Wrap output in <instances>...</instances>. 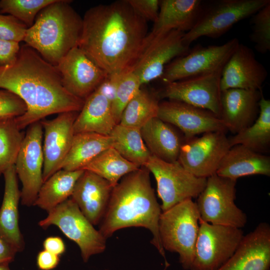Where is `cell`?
I'll return each mask as SVG.
<instances>
[{
    "label": "cell",
    "instance_id": "cell-34",
    "mask_svg": "<svg viewBox=\"0 0 270 270\" xmlns=\"http://www.w3.org/2000/svg\"><path fill=\"white\" fill-rule=\"evenodd\" d=\"M24 136L16 118L0 119V176L14 166Z\"/></svg>",
    "mask_w": 270,
    "mask_h": 270
},
{
    "label": "cell",
    "instance_id": "cell-24",
    "mask_svg": "<svg viewBox=\"0 0 270 270\" xmlns=\"http://www.w3.org/2000/svg\"><path fill=\"white\" fill-rule=\"evenodd\" d=\"M158 18L150 36L172 30L184 32L190 30L199 18L202 9L200 0H163L160 1Z\"/></svg>",
    "mask_w": 270,
    "mask_h": 270
},
{
    "label": "cell",
    "instance_id": "cell-37",
    "mask_svg": "<svg viewBox=\"0 0 270 270\" xmlns=\"http://www.w3.org/2000/svg\"><path fill=\"white\" fill-rule=\"evenodd\" d=\"M252 16L250 39L258 52L266 54L270 50V2Z\"/></svg>",
    "mask_w": 270,
    "mask_h": 270
},
{
    "label": "cell",
    "instance_id": "cell-36",
    "mask_svg": "<svg viewBox=\"0 0 270 270\" xmlns=\"http://www.w3.org/2000/svg\"><path fill=\"white\" fill-rule=\"evenodd\" d=\"M141 86L139 76L132 70L120 78L115 98L112 104V110L116 124L120 123L124 108L140 90Z\"/></svg>",
    "mask_w": 270,
    "mask_h": 270
},
{
    "label": "cell",
    "instance_id": "cell-42",
    "mask_svg": "<svg viewBox=\"0 0 270 270\" xmlns=\"http://www.w3.org/2000/svg\"><path fill=\"white\" fill-rule=\"evenodd\" d=\"M121 76L108 75L96 89L111 104L115 98L118 84Z\"/></svg>",
    "mask_w": 270,
    "mask_h": 270
},
{
    "label": "cell",
    "instance_id": "cell-4",
    "mask_svg": "<svg viewBox=\"0 0 270 270\" xmlns=\"http://www.w3.org/2000/svg\"><path fill=\"white\" fill-rule=\"evenodd\" d=\"M56 0L38 14L27 29L24 41L52 64L56 66L74 48L78 46L82 18L70 4Z\"/></svg>",
    "mask_w": 270,
    "mask_h": 270
},
{
    "label": "cell",
    "instance_id": "cell-9",
    "mask_svg": "<svg viewBox=\"0 0 270 270\" xmlns=\"http://www.w3.org/2000/svg\"><path fill=\"white\" fill-rule=\"evenodd\" d=\"M270 2V0H222L203 10L194 27L185 32L188 46L202 36L216 38L240 21L252 16Z\"/></svg>",
    "mask_w": 270,
    "mask_h": 270
},
{
    "label": "cell",
    "instance_id": "cell-38",
    "mask_svg": "<svg viewBox=\"0 0 270 270\" xmlns=\"http://www.w3.org/2000/svg\"><path fill=\"white\" fill-rule=\"evenodd\" d=\"M28 28L23 22L7 14H0V40L20 43L24 41Z\"/></svg>",
    "mask_w": 270,
    "mask_h": 270
},
{
    "label": "cell",
    "instance_id": "cell-13",
    "mask_svg": "<svg viewBox=\"0 0 270 270\" xmlns=\"http://www.w3.org/2000/svg\"><path fill=\"white\" fill-rule=\"evenodd\" d=\"M184 32L172 30L156 36L148 34L142 52L132 70L142 85L160 78L168 64L190 50L184 42Z\"/></svg>",
    "mask_w": 270,
    "mask_h": 270
},
{
    "label": "cell",
    "instance_id": "cell-20",
    "mask_svg": "<svg viewBox=\"0 0 270 270\" xmlns=\"http://www.w3.org/2000/svg\"><path fill=\"white\" fill-rule=\"evenodd\" d=\"M270 226L260 223L244 235L234 254L216 270H269Z\"/></svg>",
    "mask_w": 270,
    "mask_h": 270
},
{
    "label": "cell",
    "instance_id": "cell-12",
    "mask_svg": "<svg viewBox=\"0 0 270 270\" xmlns=\"http://www.w3.org/2000/svg\"><path fill=\"white\" fill-rule=\"evenodd\" d=\"M239 44L234 38L221 45L196 46L168 64L160 78L166 84L222 69Z\"/></svg>",
    "mask_w": 270,
    "mask_h": 270
},
{
    "label": "cell",
    "instance_id": "cell-14",
    "mask_svg": "<svg viewBox=\"0 0 270 270\" xmlns=\"http://www.w3.org/2000/svg\"><path fill=\"white\" fill-rule=\"evenodd\" d=\"M230 148L224 132H212L186 140L178 161L188 171L198 178L214 174Z\"/></svg>",
    "mask_w": 270,
    "mask_h": 270
},
{
    "label": "cell",
    "instance_id": "cell-8",
    "mask_svg": "<svg viewBox=\"0 0 270 270\" xmlns=\"http://www.w3.org/2000/svg\"><path fill=\"white\" fill-rule=\"evenodd\" d=\"M144 166L156 180L162 212L186 200L197 198L206 185L207 178L194 176L178 160L168 162L152 155Z\"/></svg>",
    "mask_w": 270,
    "mask_h": 270
},
{
    "label": "cell",
    "instance_id": "cell-5",
    "mask_svg": "<svg viewBox=\"0 0 270 270\" xmlns=\"http://www.w3.org/2000/svg\"><path fill=\"white\" fill-rule=\"evenodd\" d=\"M200 216L192 200L182 202L162 212L158 230L164 250L178 254L179 262L185 270H190L195 256Z\"/></svg>",
    "mask_w": 270,
    "mask_h": 270
},
{
    "label": "cell",
    "instance_id": "cell-33",
    "mask_svg": "<svg viewBox=\"0 0 270 270\" xmlns=\"http://www.w3.org/2000/svg\"><path fill=\"white\" fill-rule=\"evenodd\" d=\"M158 96L140 88L124 108L118 124L141 128L150 120L157 117Z\"/></svg>",
    "mask_w": 270,
    "mask_h": 270
},
{
    "label": "cell",
    "instance_id": "cell-18",
    "mask_svg": "<svg viewBox=\"0 0 270 270\" xmlns=\"http://www.w3.org/2000/svg\"><path fill=\"white\" fill-rule=\"evenodd\" d=\"M157 117L178 128L186 140L200 134L228 130L220 118L212 112L174 100L160 102Z\"/></svg>",
    "mask_w": 270,
    "mask_h": 270
},
{
    "label": "cell",
    "instance_id": "cell-25",
    "mask_svg": "<svg viewBox=\"0 0 270 270\" xmlns=\"http://www.w3.org/2000/svg\"><path fill=\"white\" fill-rule=\"evenodd\" d=\"M216 174L234 180L256 174L270 176V158L242 145H235L223 158Z\"/></svg>",
    "mask_w": 270,
    "mask_h": 270
},
{
    "label": "cell",
    "instance_id": "cell-31",
    "mask_svg": "<svg viewBox=\"0 0 270 270\" xmlns=\"http://www.w3.org/2000/svg\"><path fill=\"white\" fill-rule=\"evenodd\" d=\"M109 136L112 138V147L139 168L144 166L152 156L143 140L140 128L117 124Z\"/></svg>",
    "mask_w": 270,
    "mask_h": 270
},
{
    "label": "cell",
    "instance_id": "cell-27",
    "mask_svg": "<svg viewBox=\"0 0 270 270\" xmlns=\"http://www.w3.org/2000/svg\"><path fill=\"white\" fill-rule=\"evenodd\" d=\"M110 102L96 90L85 100L75 120V134L95 132L109 136L116 125Z\"/></svg>",
    "mask_w": 270,
    "mask_h": 270
},
{
    "label": "cell",
    "instance_id": "cell-16",
    "mask_svg": "<svg viewBox=\"0 0 270 270\" xmlns=\"http://www.w3.org/2000/svg\"><path fill=\"white\" fill-rule=\"evenodd\" d=\"M78 112H64L58 114L54 119L44 118L40 121L44 130V182L61 170L72 144L74 135V125Z\"/></svg>",
    "mask_w": 270,
    "mask_h": 270
},
{
    "label": "cell",
    "instance_id": "cell-39",
    "mask_svg": "<svg viewBox=\"0 0 270 270\" xmlns=\"http://www.w3.org/2000/svg\"><path fill=\"white\" fill-rule=\"evenodd\" d=\"M24 102L14 94L0 88V119L16 118L26 111Z\"/></svg>",
    "mask_w": 270,
    "mask_h": 270
},
{
    "label": "cell",
    "instance_id": "cell-46",
    "mask_svg": "<svg viewBox=\"0 0 270 270\" xmlns=\"http://www.w3.org/2000/svg\"><path fill=\"white\" fill-rule=\"evenodd\" d=\"M0 270H10L8 264H0Z\"/></svg>",
    "mask_w": 270,
    "mask_h": 270
},
{
    "label": "cell",
    "instance_id": "cell-28",
    "mask_svg": "<svg viewBox=\"0 0 270 270\" xmlns=\"http://www.w3.org/2000/svg\"><path fill=\"white\" fill-rule=\"evenodd\" d=\"M112 146V140L110 136L90 132L75 134L61 170H82L102 152Z\"/></svg>",
    "mask_w": 270,
    "mask_h": 270
},
{
    "label": "cell",
    "instance_id": "cell-21",
    "mask_svg": "<svg viewBox=\"0 0 270 270\" xmlns=\"http://www.w3.org/2000/svg\"><path fill=\"white\" fill-rule=\"evenodd\" d=\"M112 188L106 180L84 170L70 198L90 223L96 226L100 224L104 215Z\"/></svg>",
    "mask_w": 270,
    "mask_h": 270
},
{
    "label": "cell",
    "instance_id": "cell-11",
    "mask_svg": "<svg viewBox=\"0 0 270 270\" xmlns=\"http://www.w3.org/2000/svg\"><path fill=\"white\" fill-rule=\"evenodd\" d=\"M43 135L40 121L28 126L14 164L17 176L22 184L21 203L27 206H34L44 183Z\"/></svg>",
    "mask_w": 270,
    "mask_h": 270
},
{
    "label": "cell",
    "instance_id": "cell-47",
    "mask_svg": "<svg viewBox=\"0 0 270 270\" xmlns=\"http://www.w3.org/2000/svg\"><path fill=\"white\" fill-rule=\"evenodd\" d=\"M168 268H164L163 270H168ZM108 270V269H106V270Z\"/></svg>",
    "mask_w": 270,
    "mask_h": 270
},
{
    "label": "cell",
    "instance_id": "cell-19",
    "mask_svg": "<svg viewBox=\"0 0 270 270\" xmlns=\"http://www.w3.org/2000/svg\"><path fill=\"white\" fill-rule=\"evenodd\" d=\"M267 76L266 70L254 51L240 42L222 70L220 89L260 90Z\"/></svg>",
    "mask_w": 270,
    "mask_h": 270
},
{
    "label": "cell",
    "instance_id": "cell-1",
    "mask_svg": "<svg viewBox=\"0 0 270 270\" xmlns=\"http://www.w3.org/2000/svg\"><path fill=\"white\" fill-rule=\"evenodd\" d=\"M147 21L125 0L88 9L78 46L109 76L132 70L148 35Z\"/></svg>",
    "mask_w": 270,
    "mask_h": 270
},
{
    "label": "cell",
    "instance_id": "cell-44",
    "mask_svg": "<svg viewBox=\"0 0 270 270\" xmlns=\"http://www.w3.org/2000/svg\"><path fill=\"white\" fill-rule=\"evenodd\" d=\"M44 250L60 256L66 250L63 240L59 236H52L46 238L43 242Z\"/></svg>",
    "mask_w": 270,
    "mask_h": 270
},
{
    "label": "cell",
    "instance_id": "cell-43",
    "mask_svg": "<svg viewBox=\"0 0 270 270\" xmlns=\"http://www.w3.org/2000/svg\"><path fill=\"white\" fill-rule=\"evenodd\" d=\"M60 256L45 250L38 252L36 258V264L40 270H52L59 264Z\"/></svg>",
    "mask_w": 270,
    "mask_h": 270
},
{
    "label": "cell",
    "instance_id": "cell-30",
    "mask_svg": "<svg viewBox=\"0 0 270 270\" xmlns=\"http://www.w3.org/2000/svg\"><path fill=\"white\" fill-rule=\"evenodd\" d=\"M259 114L248 127L228 138L230 148L242 145L258 152H264L270 145V100L262 95Z\"/></svg>",
    "mask_w": 270,
    "mask_h": 270
},
{
    "label": "cell",
    "instance_id": "cell-35",
    "mask_svg": "<svg viewBox=\"0 0 270 270\" xmlns=\"http://www.w3.org/2000/svg\"><path fill=\"white\" fill-rule=\"evenodd\" d=\"M56 0H1L0 12L16 18L28 28L32 26L39 12Z\"/></svg>",
    "mask_w": 270,
    "mask_h": 270
},
{
    "label": "cell",
    "instance_id": "cell-2",
    "mask_svg": "<svg viewBox=\"0 0 270 270\" xmlns=\"http://www.w3.org/2000/svg\"><path fill=\"white\" fill-rule=\"evenodd\" d=\"M0 88L14 94L26 106L25 114L16 118L20 130L50 115L80 112L84 102L64 87L56 66L26 44L14 63L0 67Z\"/></svg>",
    "mask_w": 270,
    "mask_h": 270
},
{
    "label": "cell",
    "instance_id": "cell-7",
    "mask_svg": "<svg viewBox=\"0 0 270 270\" xmlns=\"http://www.w3.org/2000/svg\"><path fill=\"white\" fill-rule=\"evenodd\" d=\"M48 216L38 222L43 228L57 226L70 240L78 246L82 260L103 252L106 238L80 210L76 202L69 198L48 212Z\"/></svg>",
    "mask_w": 270,
    "mask_h": 270
},
{
    "label": "cell",
    "instance_id": "cell-41",
    "mask_svg": "<svg viewBox=\"0 0 270 270\" xmlns=\"http://www.w3.org/2000/svg\"><path fill=\"white\" fill-rule=\"evenodd\" d=\"M20 47L19 43L0 40V67L14 63L17 58Z\"/></svg>",
    "mask_w": 270,
    "mask_h": 270
},
{
    "label": "cell",
    "instance_id": "cell-32",
    "mask_svg": "<svg viewBox=\"0 0 270 270\" xmlns=\"http://www.w3.org/2000/svg\"><path fill=\"white\" fill-rule=\"evenodd\" d=\"M138 168L112 147L102 152L82 170L96 174L106 180L114 188L124 176Z\"/></svg>",
    "mask_w": 270,
    "mask_h": 270
},
{
    "label": "cell",
    "instance_id": "cell-6",
    "mask_svg": "<svg viewBox=\"0 0 270 270\" xmlns=\"http://www.w3.org/2000/svg\"><path fill=\"white\" fill-rule=\"evenodd\" d=\"M236 180L216 174L207 178L195 202L201 220L239 228L245 226L247 216L234 202Z\"/></svg>",
    "mask_w": 270,
    "mask_h": 270
},
{
    "label": "cell",
    "instance_id": "cell-40",
    "mask_svg": "<svg viewBox=\"0 0 270 270\" xmlns=\"http://www.w3.org/2000/svg\"><path fill=\"white\" fill-rule=\"evenodd\" d=\"M134 10L141 18L154 22L156 20L160 9V0H126Z\"/></svg>",
    "mask_w": 270,
    "mask_h": 270
},
{
    "label": "cell",
    "instance_id": "cell-26",
    "mask_svg": "<svg viewBox=\"0 0 270 270\" xmlns=\"http://www.w3.org/2000/svg\"><path fill=\"white\" fill-rule=\"evenodd\" d=\"M140 132L152 156L168 162L178 160L186 140L182 139L169 124L156 117L141 128Z\"/></svg>",
    "mask_w": 270,
    "mask_h": 270
},
{
    "label": "cell",
    "instance_id": "cell-15",
    "mask_svg": "<svg viewBox=\"0 0 270 270\" xmlns=\"http://www.w3.org/2000/svg\"><path fill=\"white\" fill-rule=\"evenodd\" d=\"M222 70L166 83L160 95L209 110L220 118Z\"/></svg>",
    "mask_w": 270,
    "mask_h": 270
},
{
    "label": "cell",
    "instance_id": "cell-10",
    "mask_svg": "<svg viewBox=\"0 0 270 270\" xmlns=\"http://www.w3.org/2000/svg\"><path fill=\"white\" fill-rule=\"evenodd\" d=\"M242 228L200 219L195 256L190 270H216L235 252L244 236Z\"/></svg>",
    "mask_w": 270,
    "mask_h": 270
},
{
    "label": "cell",
    "instance_id": "cell-23",
    "mask_svg": "<svg viewBox=\"0 0 270 270\" xmlns=\"http://www.w3.org/2000/svg\"><path fill=\"white\" fill-rule=\"evenodd\" d=\"M3 174L4 190L0 208V234L18 252H21L25 243L19 226L18 204L21 194L14 166Z\"/></svg>",
    "mask_w": 270,
    "mask_h": 270
},
{
    "label": "cell",
    "instance_id": "cell-45",
    "mask_svg": "<svg viewBox=\"0 0 270 270\" xmlns=\"http://www.w3.org/2000/svg\"><path fill=\"white\" fill-rule=\"evenodd\" d=\"M17 251L0 234V264H8L14 260Z\"/></svg>",
    "mask_w": 270,
    "mask_h": 270
},
{
    "label": "cell",
    "instance_id": "cell-29",
    "mask_svg": "<svg viewBox=\"0 0 270 270\" xmlns=\"http://www.w3.org/2000/svg\"><path fill=\"white\" fill-rule=\"evenodd\" d=\"M84 170H60L46 180L42 186L34 206L48 212L70 198L75 184Z\"/></svg>",
    "mask_w": 270,
    "mask_h": 270
},
{
    "label": "cell",
    "instance_id": "cell-22",
    "mask_svg": "<svg viewBox=\"0 0 270 270\" xmlns=\"http://www.w3.org/2000/svg\"><path fill=\"white\" fill-rule=\"evenodd\" d=\"M262 90L230 88L222 91L220 118L228 130L236 134L257 118Z\"/></svg>",
    "mask_w": 270,
    "mask_h": 270
},
{
    "label": "cell",
    "instance_id": "cell-3",
    "mask_svg": "<svg viewBox=\"0 0 270 270\" xmlns=\"http://www.w3.org/2000/svg\"><path fill=\"white\" fill-rule=\"evenodd\" d=\"M150 172L144 166L124 176L113 188L99 231L106 238L118 230L130 227H142L152 234L151 244L168 262L161 243L158 224L162 212L152 186Z\"/></svg>",
    "mask_w": 270,
    "mask_h": 270
},
{
    "label": "cell",
    "instance_id": "cell-17",
    "mask_svg": "<svg viewBox=\"0 0 270 270\" xmlns=\"http://www.w3.org/2000/svg\"><path fill=\"white\" fill-rule=\"evenodd\" d=\"M56 67L66 90L84 100L108 75L78 46L72 48Z\"/></svg>",
    "mask_w": 270,
    "mask_h": 270
}]
</instances>
